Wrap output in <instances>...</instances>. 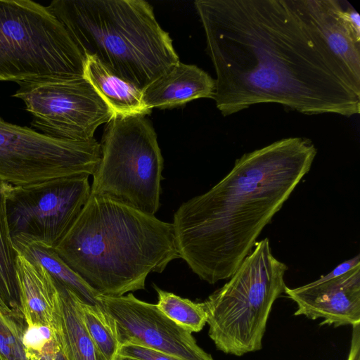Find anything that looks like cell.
Returning <instances> with one entry per match:
<instances>
[{
	"mask_svg": "<svg viewBox=\"0 0 360 360\" xmlns=\"http://www.w3.org/2000/svg\"><path fill=\"white\" fill-rule=\"evenodd\" d=\"M115 360H138V359H132V358H129V357H127V356H123L117 355L116 356V358L115 359Z\"/></svg>",
	"mask_w": 360,
	"mask_h": 360,
	"instance_id": "83f0119b",
	"label": "cell"
},
{
	"mask_svg": "<svg viewBox=\"0 0 360 360\" xmlns=\"http://www.w3.org/2000/svg\"><path fill=\"white\" fill-rule=\"evenodd\" d=\"M56 283L58 297L53 328L67 360H106L84 326L79 310V297Z\"/></svg>",
	"mask_w": 360,
	"mask_h": 360,
	"instance_id": "2e32d148",
	"label": "cell"
},
{
	"mask_svg": "<svg viewBox=\"0 0 360 360\" xmlns=\"http://www.w3.org/2000/svg\"><path fill=\"white\" fill-rule=\"evenodd\" d=\"M11 96L22 100L32 116V129L49 137L88 141L114 113L84 77L42 79L17 83Z\"/></svg>",
	"mask_w": 360,
	"mask_h": 360,
	"instance_id": "30bf717a",
	"label": "cell"
},
{
	"mask_svg": "<svg viewBox=\"0 0 360 360\" xmlns=\"http://www.w3.org/2000/svg\"><path fill=\"white\" fill-rule=\"evenodd\" d=\"M78 306L84 326L97 349L106 360H115L120 343L113 319L101 304H88L79 297Z\"/></svg>",
	"mask_w": 360,
	"mask_h": 360,
	"instance_id": "ffe728a7",
	"label": "cell"
},
{
	"mask_svg": "<svg viewBox=\"0 0 360 360\" xmlns=\"http://www.w3.org/2000/svg\"><path fill=\"white\" fill-rule=\"evenodd\" d=\"M13 243L18 253L40 264L57 282L73 291L82 301L91 304H100L97 300L99 294L53 248L22 240H13Z\"/></svg>",
	"mask_w": 360,
	"mask_h": 360,
	"instance_id": "ac0fdd59",
	"label": "cell"
},
{
	"mask_svg": "<svg viewBox=\"0 0 360 360\" xmlns=\"http://www.w3.org/2000/svg\"><path fill=\"white\" fill-rule=\"evenodd\" d=\"M347 360H360V323L352 326L351 347Z\"/></svg>",
	"mask_w": 360,
	"mask_h": 360,
	"instance_id": "484cf974",
	"label": "cell"
},
{
	"mask_svg": "<svg viewBox=\"0 0 360 360\" xmlns=\"http://www.w3.org/2000/svg\"><path fill=\"white\" fill-rule=\"evenodd\" d=\"M316 153L309 139L290 137L243 154L223 179L174 214L180 258L210 284L229 278Z\"/></svg>",
	"mask_w": 360,
	"mask_h": 360,
	"instance_id": "7a4b0ae2",
	"label": "cell"
},
{
	"mask_svg": "<svg viewBox=\"0 0 360 360\" xmlns=\"http://www.w3.org/2000/svg\"><path fill=\"white\" fill-rule=\"evenodd\" d=\"M309 15L326 44L360 82V17L347 1L305 0Z\"/></svg>",
	"mask_w": 360,
	"mask_h": 360,
	"instance_id": "4fadbf2b",
	"label": "cell"
},
{
	"mask_svg": "<svg viewBox=\"0 0 360 360\" xmlns=\"http://www.w3.org/2000/svg\"><path fill=\"white\" fill-rule=\"evenodd\" d=\"M100 159L101 145L95 139H55L0 117L2 181L23 186L77 174L93 175Z\"/></svg>",
	"mask_w": 360,
	"mask_h": 360,
	"instance_id": "ba28073f",
	"label": "cell"
},
{
	"mask_svg": "<svg viewBox=\"0 0 360 360\" xmlns=\"http://www.w3.org/2000/svg\"><path fill=\"white\" fill-rule=\"evenodd\" d=\"M54 250L99 295L112 297L145 289L150 273L180 258L172 223L94 195Z\"/></svg>",
	"mask_w": 360,
	"mask_h": 360,
	"instance_id": "3957f363",
	"label": "cell"
},
{
	"mask_svg": "<svg viewBox=\"0 0 360 360\" xmlns=\"http://www.w3.org/2000/svg\"><path fill=\"white\" fill-rule=\"evenodd\" d=\"M16 274L19 304L26 325L53 328L58 297L55 279L40 264L19 253Z\"/></svg>",
	"mask_w": 360,
	"mask_h": 360,
	"instance_id": "9a60e30c",
	"label": "cell"
},
{
	"mask_svg": "<svg viewBox=\"0 0 360 360\" xmlns=\"http://www.w3.org/2000/svg\"><path fill=\"white\" fill-rule=\"evenodd\" d=\"M287 270L266 238L255 243L229 281L202 302L208 334L217 349L240 356L262 349L272 306L286 286Z\"/></svg>",
	"mask_w": 360,
	"mask_h": 360,
	"instance_id": "5b68a950",
	"label": "cell"
},
{
	"mask_svg": "<svg viewBox=\"0 0 360 360\" xmlns=\"http://www.w3.org/2000/svg\"><path fill=\"white\" fill-rule=\"evenodd\" d=\"M224 116L274 103L306 115L360 112V82L332 53L305 0L194 2Z\"/></svg>",
	"mask_w": 360,
	"mask_h": 360,
	"instance_id": "6da1fadb",
	"label": "cell"
},
{
	"mask_svg": "<svg viewBox=\"0 0 360 360\" xmlns=\"http://www.w3.org/2000/svg\"><path fill=\"white\" fill-rule=\"evenodd\" d=\"M0 311L7 315H9V316H13L15 318H17V319H22L23 316H20V315H18L16 313H15L13 311H12L10 308H8L4 302L3 301L1 300L0 298Z\"/></svg>",
	"mask_w": 360,
	"mask_h": 360,
	"instance_id": "4316f807",
	"label": "cell"
},
{
	"mask_svg": "<svg viewBox=\"0 0 360 360\" xmlns=\"http://www.w3.org/2000/svg\"><path fill=\"white\" fill-rule=\"evenodd\" d=\"M89 176L77 174L23 186L9 184L6 207L12 240L54 249L90 196Z\"/></svg>",
	"mask_w": 360,
	"mask_h": 360,
	"instance_id": "9c48e42d",
	"label": "cell"
},
{
	"mask_svg": "<svg viewBox=\"0 0 360 360\" xmlns=\"http://www.w3.org/2000/svg\"><path fill=\"white\" fill-rule=\"evenodd\" d=\"M8 185L0 180V298L12 311L23 316L17 283L18 252L13 246L6 214V197Z\"/></svg>",
	"mask_w": 360,
	"mask_h": 360,
	"instance_id": "d6986e66",
	"label": "cell"
},
{
	"mask_svg": "<svg viewBox=\"0 0 360 360\" xmlns=\"http://www.w3.org/2000/svg\"><path fill=\"white\" fill-rule=\"evenodd\" d=\"M85 57L60 21L30 0H0V81L84 77Z\"/></svg>",
	"mask_w": 360,
	"mask_h": 360,
	"instance_id": "8992f818",
	"label": "cell"
},
{
	"mask_svg": "<svg viewBox=\"0 0 360 360\" xmlns=\"http://www.w3.org/2000/svg\"><path fill=\"white\" fill-rule=\"evenodd\" d=\"M284 292L297 305L295 316L338 327L360 323V265L337 277L319 279Z\"/></svg>",
	"mask_w": 360,
	"mask_h": 360,
	"instance_id": "7c38bea8",
	"label": "cell"
},
{
	"mask_svg": "<svg viewBox=\"0 0 360 360\" xmlns=\"http://www.w3.org/2000/svg\"><path fill=\"white\" fill-rule=\"evenodd\" d=\"M215 79L195 65L180 61L142 91L147 108L169 109L200 98H212Z\"/></svg>",
	"mask_w": 360,
	"mask_h": 360,
	"instance_id": "5bb4252c",
	"label": "cell"
},
{
	"mask_svg": "<svg viewBox=\"0 0 360 360\" xmlns=\"http://www.w3.org/2000/svg\"><path fill=\"white\" fill-rule=\"evenodd\" d=\"M84 56L141 91L179 62L169 34L143 0H54L47 6Z\"/></svg>",
	"mask_w": 360,
	"mask_h": 360,
	"instance_id": "277c9868",
	"label": "cell"
},
{
	"mask_svg": "<svg viewBox=\"0 0 360 360\" xmlns=\"http://www.w3.org/2000/svg\"><path fill=\"white\" fill-rule=\"evenodd\" d=\"M100 145L90 195L155 215L160 205L163 158L150 122L143 115H114Z\"/></svg>",
	"mask_w": 360,
	"mask_h": 360,
	"instance_id": "52a82bcc",
	"label": "cell"
},
{
	"mask_svg": "<svg viewBox=\"0 0 360 360\" xmlns=\"http://www.w3.org/2000/svg\"><path fill=\"white\" fill-rule=\"evenodd\" d=\"M97 300L115 322L120 346L139 345L183 360H214L191 333L169 319L156 304L140 300L131 292L118 297L99 295Z\"/></svg>",
	"mask_w": 360,
	"mask_h": 360,
	"instance_id": "8fae6325",
	"label": "cell"
},
{
	"mask_svg": "<svg viewBox=\"0 0 360 360\" xmlns=\"http://www.w3.org/2000/svg\"><path fill=\"white\" fill-rule=\"evenodd\" d=\"M26 355L29 360H67L56 334L41 352H26Z\"/></svg>",
	"mask_w": 360,
	"mask_h": 360,
	"instance_id": "d4e9b609",
	"label": "cell"
},
{
	"mask_svg": "<svg viewBox=\"0 0 360 360\" xmlns=\"http://www.w3.org/2000/svg\"><path fill=\"white\" fill-rule=\"evenodd\" d=\"M117 355L138 360H183L161 351L131 343L120 345Z\"/></svg>",
	"mask_w": 360,
	"mask_h": 360,
	"instance_id": "cb8c5ba5",
	"label": "cell"
},
{
	"mask_svg": "<svg viewBox=\"0 0 360 360\" xmlns=\"http://www.w3.org/2000/svg\"><path fill=\"white\" fill-rule=\"evenodd\" d=\"M0 321V353L6 360H29L22 338L26 323L25 320L2 313Z\"/></svg>",
	"mask_w": 360,
	"mask_h": 360,
	"instance_id": "7402d4cb",
	"label": "cell"
},
{
	"mask_svg": "<svg viewBox=\"0 0 360 360\" xmlns=\"http://www.w3.org/2000/svg\"><path fill=\"white\" fill-rule=\"evenodd\" d=\"M0 360H6V359L5 357H4L1 353H0Z\"/></svg>",
	"mask_w": 360,
	"mask_h": 360,
	"instance_id": "f1b7e54d",
	"label": "cell"
},
{
	"mask_svg": "<svg viewBox=\"0 0 360 360\" xmlns=\"http://www.w3.org/2000/svg\"><path fill=\"white\" fill-rule=\"evenodd\" d=\"M84 78L106 102L114 115H143L151 112L142 91L108 70L95 57L86 56Z\"/></svg>",
	"mask_w": 360,
	"mask_h": 360,
	"instance_id": "e0dca14e",
	"label": "cell"
},
{
	"mask_svg": "<svg viewBox=\"0 0 360 360\" xmlns=\"http://www.w3.org/2000/svg\"><path fill=\"white\" fill-rule=\"evenodd\" d=\"M55 335L53 328L44 325L27 326L22 341L25 352H39Z\"/></svg>",
	"mask_w": 360,
	"mask_h": 360,
	"instance_id": "603a6c76",
	"label": "cell"
},
{
	"mask_svg": "<svg viewBox=\"0 0 360 360\" xmlns=\"http://www.w3.org/2000/svg\"><path fill=\"white\" fill-rule=\"evenodd\" d=\"M158 308L169 319L190 333L200 332L207 323L203 302H195L153 285Z\"/></svg>",
	"mask_w": 360,
	"mask_h": 360,
	"instance_id": "44dd1931",
	"label": "cell"
}]
</instances>
